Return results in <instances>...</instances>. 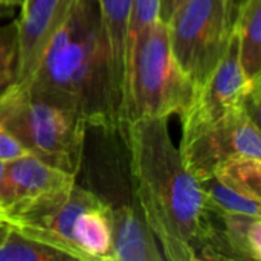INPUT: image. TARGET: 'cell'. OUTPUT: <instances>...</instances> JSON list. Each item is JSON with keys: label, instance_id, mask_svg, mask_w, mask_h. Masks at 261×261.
Masks as SVG:
<instances>
[{"label": "cell", "instance_id": "cell-24", "mask_svg": "<svg viewBox=\"0 0 261 261\" xmlns=\"http://www.w3.org/2000/svg\"><path fill=\"white\" fill-rule=\"evenodd\" d=\"M26 0H0V6H8V8H12V6H23Z\"/></svg>", "mask_w": 261, "mask_h": 261}, {"label": "cell", "instance_id": "cell-19", "mask_svg": "<svg viewBox=\"0 0 261 261\" xmlns=\"http://www.w3.org/2000/svg\"><path fill=\"white\" fill-rule=\"evenodd\" d=\"M17 20L0 26V98L17 83Z\"/></svg>", "mask_w": 261, "mask_h": 261}, {"label": "cell", "instance_id": "cell-22", "mask_svg": "<svg viewBox=\"0 0 261 261\" xmlns=\"http://www.w3.org/2000/svg\"><path fill=\"white\" fill-rule=\"evenodd\" d=\"M185 0H159V20L167 23Z\"/></svg>", "mask_w": 261, "mask_h": 261}, {"label": "cell", "instance_id": "cell-13", "mask_svg": "<svg viewBox=\"0 0 261 261\" xmlns=\"http://www.w3.org/2000/svg\"><path fill=\"white\" fill-rule=\"evenodd\" d=\"M104 32L110 47V57L118 89L125 101V37L132 0H96Z\"/></svg>", "mask_w": 261, "mask_h": 261}, {"label": "cell", "instance_id": "cell-5", "mask_svg": "<svg viewBox=\"0 0 261 261\" xmlns=\"http://www.w3.org/2000/svg\"><path fill=\"white\" fill-rule=\"evenodd\" d=\"M165 24L173 55L197 89L226 49L232 31L228 0H185Z\"/></svg>", "mask_w": 261, "mask_h": 261}, {"label": "cell", "instance_id": "cell-12", "mask_svg": "<svg viewBox=\"0 0 261 261\" xmlns=\"http://www.w3.org/2000/svg\"><path fill=\"white\" fill-rule=\"evenodd\" d=\"M234 31L240 66L248 81H261V0H246L237 12Z\"/></svg>", "mask_w": 261, "mask_h": 261}, {"label": "cell", "instance_id": "cell-18", "mask_svg": "<svg viewBox=\"0 0 261 261\" xmlns=\"http://www.w3.org/2000/svg\"><path fill=\"white\" fill-rule=\"evenodd\" d=\"M200 187L205 193L206 202L210 208L217 214H246V216H255L260 217V202L254 200L222 180H219L216 176H211L205 180H200Z\"/></svg>", "mask_w": 261, "mask_h": 261}, {"label": "cell", "instance_id": "cell-11", "mask_svg": "<svg viewBox=\"0 0 261 261\" xmlns=\"http://www.w3.org/2000/svg\"><path fill=\"white\" fill-rule=\"evenodd\" d=\"M112 228V260L162 261L164 254L138 202L107 206Z\"/></svg>", "mask_w": 261, "mask_h": 261}, {"label": "cell", "instance_id": "cell-17", "mask_svg": "<svg viewBox=\"0 0 261 261\" xmlns=\"http://www.w3.org/2000/svg\"><path fill=\"white\" fill-rule=\"evenodd\" d=\"M219 180L231 187L232 190L254 199L261 200V159L239 156L223 162L214 174Z\"/></svg>", "mask_w": 261, "mask_h": 261}, {"label": "cell", "instance_id": "cell-16", "mask_svg": "<svg viewBox=\"0 0 261 261\" xmlns=\"http://www.w3.org/2000/svg\"><path fill=\"white\" fill-rule=\"evenodd\" d=\"M73 260L64 251L44 242L24 236L9 226V231L0 243V261H60Z\"/></svg>", "mask_w": 261, "mask_h": 261}, {"label": "cell", "instance_id": "cell-25", "mask_svg": "<svg viewBox=\"0 0 261 261\" xmlns=\"http://www.w3.org/2000/svg\"><path fill=\"white\" fill-rule=\"evenodd\" d=\"M8 231H9V225L0 219V243H2V242H3V239L6 237Z\"/></svg>", "mask_w": 261, "mask_h": 261}, {"label": "cell", "instance_id": "cell-20", "mask_svg": "<svg viewBox=\"0 0 261 261\" xmlns=\"http://www.w3.org/2000/svg\"><path fill=\"white\" fill-rule=\"evenodd\" d=\"M158 18H159V0H132L128 23H127V37H125V64L139 37Z\"/></svg>", "mask_w": 261, "mask_h": 261}, {"label": "cell", "instance_id": "cell-3", "mask_svg": "<svg viewBox=\"0 0 261 261\" xmlns=\"http://www.w3.org/2000/svg\"><path fill=\"white\" fill-rule=\"evenodd\" d=\"M0 125L29 154L78 176L89 127L73 112L14 84L0 98Z\"/></svg>", "mask_w": 261, "mask_h": 261}, {"label": "cell", "instance_id": "cell-4", "mask_svg": "<svg viewBox=\"0 0 261 261\" xmlns=\"http://www.w3.org/2000/svg\"><path fill=\"white\" fill-rule=\"evenodd\" d=\"M196 87L179 67L159 18L139 37L125 64L124 124L138 118H168L182 113L194 98Z\"/></svg>", "mask_w": 261, "mask_h": 261}, {"label": "cell", "instance_id": "cell-21", "mask_svg": "<svg viewBox=\"0 0 261 261\" xmlns=\"http://www.w3.org/2000/svg\"><path fill=\"white\" fill-rule=\"evenodd\" d=\"M24 154H29V153L6 128L0 125V162L6 164Z\"/></svg>", "mask_w": 261, "mask_h": 261}, {"label": "cell", "instance_id": "cell-23", "mask_svg": "<svg viewBox=\"0 0 261 261\" xmlns=\"http://www.w3.org/2000/svg\"><path fill=\"white\" fill-rule=\"evenodd\" d=\"M245 2L246 0H228V14H229V23H231V26H234L237 12H239V9L242 8V5Z\"/></svg>", "mask_w": 261, "mask_h": 261}, {"label": "cell", "instance_id": "cell-2", "mask_svg": "<svg viewBox=\"0 0 261 261\" xmlns=\"http://www.w3.org/2000/svg\"><path fill=\"white\" fill-rule=\"evenodd\" d=\"M21 86L73 112L87 127L106 132L124 127V101L96 0H76Z\"/></svg>", "mask_w": 261, "mask_h": 261}, {"label": "cell", "instance_id": "cell-15", "mask_svg": "<svg viewBox=\"0 0 261 261\" xmlns=\"http://www.w3.org/2000/svg\"><path fill=\"white\" fill-rule=\"evenodd\" d=\"M223 234L237 261L261 260V217L246 214H222Z\"/></svg>", "mask_w": 261, "mask_h": 261}, {"label": "cell", "instance_id": "cell-1", "mask_svg": "<svg viewBox=\"0 0 261 261\" xmlns=\"http://www.w3.org/2000/svg\"><path fill=\"white\" fill-rule=\"evenodd\" d=\"M124 139L135 197L164 258L234 260L217 214L171 139L168 118L130 119Z\"/></svg>", "mask_w": 261, "mask_h": 261}, {"label": "cell", "instance_id": "cell-6", "mask_svg": "<svg viewBox=\"0 0 261 261\" xmlns=\"http://www.w3.org/2000/svg\"><path fill=\"white\" fill-rule=\"evenodd\" d=\"M106 203L95 193L75 182L9 210L0 219L24 236L55 246L73 260H83L73 234L75 223L81 213Z\"/></svg>", "mask_w": 261, "mask_h": 261}, {"label": "cell", "instance_id": "cell-8", "mask_svg": "<svg viewBox=\"0 0 261 261\" xmlns=\"http://www.w3.org/2000/svg\"><path fill=\"white\" fill-rule=\"evenodd\" d=\"M260 90L261 81H248L242 70L239 40L232 28L220 61L206 81L196 89L188 109L180 113L182 125L220 121L237 110L246 109L248 98L260 95Z\"/></svg>", "mask_w": 261, "mask_h": 261}, {"label": "cell", "instance_id": "cell-14", "mask_svg": "<svg viewBox=\"0 0 261 261\" xmlns=\"http://www.w3.org/2000/svg\"><path fill=\"white\" fill-rule=\"evenodd\" d=\"M75 240L84 261L112 260V228L107 206L101 205L81 213L75 223Z\"/></svg>", "mask_w": 261, "mask_h": 261}, {"label": "cell", "instance_id": "cell-26", "mask_svg": "<svg viewBox=\"0 0 261 261\" xmlns=\"http://www.w3.org/2000/svg\"><path fill=\"white\" fill-rule=\"evenodd\" d=\"M3 168H5V164L0 162V177H2V173H3Z\"/></svg>", "mask_w": 261, "mask_h": 261}, {"label": "cell", "instance_id": "cell-9", "mask_svg": "<svg viewBox=\"0 0 261 261\" xmlns=\"http://www.w3.org/2000/svg\"><path fill=\"white\" fill-rule=\"evenodd\" d=\"M76 0H26L17 20V83L31 78L50 38L69 17Z\"/></svg>", "mask_w": 261, "mask_h": 261}, {"label": "cell", "instance_id": "cell-7", "mask_svg": "<svg viewBox=\"0 0 261 261\" xmlns=\"http://www.w3.org/2000/svg\"><path fill=\"white\" fill-rule=\"evenodd\" d=\"M179 151L193 176L205 180L232 158L261 159L260 122L242 109L216 122L182 125Z\"/></svg>", "mask_w": 261, "mask_h": 261}, {"label": "cell", "instance_id": "cell-10", "mask_svg": "<svg viewBox=\"0 0 261 261\" xmlns=\"http://www.w3.org/2000/svg\"><path fill=\"white\" fill-rule=\"evenodd\" d=\"M75 182L73 174L55 168L34 154L6 162L0 177V214Z\"/></svg>", "mask_w": 261, "mask_h": 261}]
</instances>
